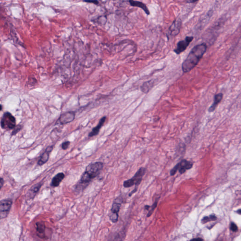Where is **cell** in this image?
<instances>
[{"label": "cell", "mask_w": 241, "mask_h": 241, "mask_svg": "<svg viewBox=\"0 0 241 241\" xmlns=\"http://www.w3.org/2000/svg\"><path fill=\"white\" fill-rule=\"evenodd\" d=\"M83 1L88 3H93L96 5H98L99 4V1L98 0H84Z\"/></svg>", "instance_id": "23"}, {"label": "cell", "mask_w": 241, "mask_h": 241, "mask_svg": "<svg viewBox=\"0 0 241 241\" xmlns=\"http://www.w3.org/2000/svg\"><path fill=\"white\" fill-rule=\"evenodd\" d=\"M210 218V221H215L217 220V218L216 215L214 214L210 215L209 216Z\"/></svg>", "instance_id": "25"}, {"label": "cell", "mask_w": 241, "mask_h": 241, "mask_svg": "<svg viewBox=\"0 0 241 241\" xmlns=\"http://www.w3.org/2000/svg\"><path fill=\"white\" fill-rule=\"evenodd\" d=\"M37 230L38 233L40 234L44 233L45 230V224L43 222H38L36 223Z\"/></svg>", "instance_id": "17"}, {"label": "cell", "mask_w": 241, "mask_h": 241, "mask_svg": "<svg viewBox=\"0 0 241 241\" xmlns=\"http://www.w3.org/2000/svg\"><path fill=\"white\" fill-rule=\"evenodd\" d=\"M12 201L10 199H5L0 201V219L6 218L11 209Z\"/></svg>", "instance_id": "7"}, {"label": "cell", "mask_w": 241, "mask_h": 241, "mask_svg": "<svg viewBox=\"0 0 241 241\" xmlns=\"http://www.w3.org/2000/svg\"><path fill=\"white\" fill-rule=\"evenodd\" d=\"M75 116V115L74 112H67L61 115L59 118V121L61 125H66L73 121Z\"/></svg>", "instance_id": "10"}, {"label": "cell", "mask_w": 241, "mask_h": 241, "mask_svg": "<svg viewBox=\"0 0 241 241\" xmlns=\"http://www.w3.org/2000/svg\"><path fill=\"white\" fill-rule=\"evenodd\" d=\"M182 22L181 19H176L172 22L171 26L169 27L168 32L167 35L175 37L180 33L181 27Z\"/></svg>", "instance_id": "9"}, {"label": "cell", "mask_w": 241, "mask_h": 241, "mask_svg": "<svg viewBox=\"0 0 241 241\" xmlns=\"http://www.w3.org/2000/svg\"><path fill=\"white\" fill-rule=\"evenodd\" d=\"M146 171V169L145 168H140L136 172V173L135 174L134 176L132 178L124 181L123 187L125 188L131 187L134 185H136V186L138 187V186L141 183L143 177L145 174Z\"/></svg>", "instance_id": "3"}, {"label": "cell", "mask_w": 241, "mask_h": 241, "mask_svg": "<svg viewBox=\"0 0 241 241\" xmlns=\"http://www.w3.org/2000/svg\"><path fill=\"white\" fill-rule=\"evenodd\" d=\"M237 213L239 214V215H241V210L240 209H239L237 211Z\"/></svg>", "instance_id": "31"}, {"label": "cell", "mask_w": 241, "mask_h": 241, "mask_svg": "<svg viewBox=\"0 0 241 241\" xmlns=\"http://www.w3.org/2000/svg\"><path fill=\"white\" fill-rule=\"evenodd\" d=\"M1 125L2 129L11 130L16 127V119L10 113H4L1 121Z\"/></svg>", "instance_id": "5"}, {"label": "cell", "mask_w": 241, "mask_h": 241, "mask_svg": "<svg viewBox=\"0 0 241 241\" xmlns=\"http://www.w3.org/2000/svg\"><path fill=\"white\" fill-rule=\"evenodd\" d=\"M138 190V187H136L135 188L134 190H133L131 192H130V194H129V196H131L133 194H134Z\"/></svg>", "instance_id": "26"}, {"label": "cell", "mask_w": 241, "mask_h": 241, "mask_svg": "<svg viewBox=\"0 0 241 241\" xmlns=\"http://www.w3.org/2000/svg\"><path fill=\"white\" fill-rule=\"evenodd\" d=\"M230 230L234 232H236L238 230V227L234 222H231L230 224Z\"/></svg>", "instance_id": "19"}, {"label": "cell", "mask_w": 241, "mask_h": 241, "mask_svg": "<svg viewBox=\"0 0 241 241\" xmlns=\"http://www.w3.org/2000/svg\"><path fill=\"white\" fill-rule=\"evenodd\" d=\"M193 163L191 162L187 161L186 159L182 160L171 170L170 171L171 176H174L175 175L177 171H178L180 174H183L187 170L191 169L193 167Z\"/></svg>", "instance_id": "4"}, {"label": "cell", "mask_w": 241, "mask_h": 241, "mask_svg": "<svg viewBox=\"0 0 241 241\" xmlns=\"http://www.w3.org/2000/svg\"><path fill=\"white\" fill-rule=\"evenodd\" d=\"M159 201V198L157 199L155 201V202H154L153 204L152 205V206H150V208L149 211L148 213V214H147V216L146 217L148 218V217H150V216L152 215V214L153 213H154V210L155 209V208H156L158 204V201Z\"/></svg>", "instance_id": "18"}, {"label": "cell", "mask_w": 241, "mask_h": 241, "mask_svg": "<svg viewBox=\"0 0 241 241\" xmlns=\"http://www.w3.org/2000/svg\"><path fill=\"white\" fill-rule=\"evenodd\" d=\"M70 144V142L69 141H65L62 144L61 148L62 149L65 150L68 148V146Z\"/></svg>", "instance_id": "20"}, {"label": "cell", "mask_w": 241, "mask_h": 241, "mask_svg": "<svg viewBox=\"0 0 241 241\" xmlns=\"http://www.w3.org/2000/svg\"><path fill=\"white\" fill-rule=\"evenodd\" d=\"M150 208V205H146L145 206V209L146 210H149Z\"/></svg>", "instance_id": "30"}, {"label": "cell", "mask_w": 241, "mask_h": 241, "mask_svg": "<svg viewBox=\"0 0 241 241\" xmlns=\"http://www.w3.org/2000/svg\"><path fill=\"white\" fill-rule=\"evenodd\" d=\"M21 128H22V127H21V126H18L17 127H15V129H14L13 132H12V135H15L16 134V133H18L20 130H21Z\"/></svg>", "instance_id": "24"}, {"label": "cell", "mask_w": 241, "mask_h": 241, "mask_svg": "<svg viewBox=\"0 0 241 241\" xmlns=\"http://www.w3.org/2000/svg\"><path fill=\"white\" fill-rule=\"evenodd\" d=\"M53 149V146H48L46 149L45 152L43 154L40 159L39 160L38 162V164L39 165H40V166L43 165V164H45L48 161L50 153L52 151Z\"/></svg>", "instance_id": "11"}, {"label": "cell", "mask_w": 241, "mask_h": 241, "mask_svg": "<svg viewBox=\"0 0 241 241\" xmlns=\"http://www.w3.org/2000/svg\"><path fill=\"white\" fill-rule=\"evenodd\" d=\"M154 84V82L152 81H149L145 82L141 86V90L143 93H148L153 88Z\"/></svg>", "instance_id": "16"}, {"label": "cell", "mask_w": 241, "mask_h": 241, "mask_svg": "<svg viewBox=\"0 0 241 241\" xmlns=\"http://www.w3.org/2000/svg\"><path fill=\"white\" fill-rule=\"evenodd\" d=\"M207 46L205 43L198 44L194 47L182 65L183 72L187 73L197 66L206 52Z\"/></svg>", "instance_id": "1"}, {"label": "cell", "mask_w": 241, "mask_h": 241, "mask_svg": "<svg viewBox=\"0 0 241 241\" xmlns=\"http://www.w3.org/2000/svg\"><path fill=\"white\" fill-rule=\"evenodd\" d=\"M122 203V198L121 197H118L114 201L109 215L110 219L112 222L116 223L118 221L119 217L118 213L121 207Z\"/></svg>", "instance_id": "6"}, {"label": "cell", "mask_w": 241, "mask_h": 241, "mask_svg": "<svg viewBox=\"0 0 241 241\" xmlns=\"http://www.w3.org/2000/svg\"><path fill=\"white\" fill-rule=\"evenodd\" d=\"M107 117L106 116L103 117L99 121V123L97 126L95 127L92 130V131L89 133V137H92L95 136L98 134L99 132V130L101 128L102 126L104 124L106 121Z\"/></svg>", "instance_id": "15"}, {"label": "cell", "mask_w": 241, "mask_h": 241, "mask_svg": "<svg viewBox=\"0 0 241 241\" xmlns=\"http://www.w3.org/2000/svg\"><path fill=\"white\" fill-rule=\"evenodd\" d=\"M210 221V218L209 216H205L204 217V218L202 219L201 220V222L202 224H204L206 223L209 222Z\"/></svg>", "instance_id": "22"}, {"label": "cell", "mask_w": 241, "mask_h": 241, "mask_svg": "<svg viewBox=\"0 0 241 241\" xmlns=\"http://www.w3.org/2000/svg\"><path fill=\"white\" fill-rule=\"evenodd\" d=\"M2 106H1V105H0V111H1V110H2Z\"/></svg>", "instance_id": "32"}, {"label": "cell", "mask_w": 241, "mask_h": 241, "mask_svg": "<svg viewBox=\"0 0 241 241\" xmlns=\"http://www.w3.org/2000/svg\"><path fill=\"white\" fill-rule=\"evenodd\" d=\"M104 164L102 162H95L89 164L86 168L81 177V184H88L93 179L98 176L103 168Z\"/></svg>", "instance_id": "2"}, {"label": "cell", "mask_w": 241, "mask_h": 241, "mask_svg": "<svg viewBox=\"0 0 241 241\" xmlns=\"http://www.w3.org/2000/svg\"><path fill=\"white\" fill-rule=\"evenodd\" d=\"M223 94L222 93L217 94L215 95L214 97V101L213 105H211L208 109V111L209 112H213L216 109L219 104L223 98Z\"/></svg>", "instance_id": "14"}, {"label": "cell", "mask_w": 241, "mask_h": 241, "mask_svg": "<svg viewBox=\"0 0 241 241\" xmlns=\"http://www.w3.org/2000/svg\"><path fill=\"white\" fill-rule=\"evenodd\" d=\"M4 183V180H3V178H0V190H1V187H2V186H3Z\"/></svg>", "instance_id": "28"}, {"label": "cell", "mask_w": 241, "mask_h": 241, "mask_svg": "<svg viewBox=\"0 0 241 241\" xmlns=\"http://www.w3.org/2000/svg\"><path fill=\"white\" fill-rule=\"evenodd\" d=\"M186 1L188 4H194L195 2H197L198 0H186Z\"/></svg>", "instance_id": "27"}, {"label": "cell", "mask_w": 241, "mask_h": 241, "mask_svg": "<svg viewBox=\"0 0 241 241\" xmlns=\"http://www.w3.org/2000/svg\"><path fill=\"white\" fill-rule=\"evenodd\" d=\"M42 184H37L36 186L34 187L33 188H32V191L33 193H37L40 190V187L42 186Z\"/></svg>", "instance_id": "21"}, {"label": "cell", "mask_w": 241, "mask_h": 241, "mask_svg": "<svg viewBox=\"0 0 241 241\" xmlns=\"http://www.w3.org/2000/svg\"><path fill=\"white\" fill-rule=\"evenodd\" d=\"M130 5L133 7H139L143 10L147 15H150V11L147 6L141 1H137L134 0H129Z\"/></svg>", "instance_id": "12"}, {"label": "cell", "mask_w": 241, "mask_h": 241, "mask_svg": "<svg viewBox=\"0 0 241 241\" xmlns=\"http://www.w3.org/2000/svg\"><path fill=\"white\" fill-rule=\"evenodd\" d=\"M191 240H199V241H203L204 239L201 238H194V239H192Z\"/></svg>", "instance_id": "29"}, {"label": "cell", "mask_w": 241, "mask_h": 241, "mask_svg": "<svg viewBox=\"0 0 241 241\" xmlns=\"http://www.w3.org/2000/svg\"><path fill=\"white\" fill-rule=\"evenodd\" d=\"M65 175L63 172H60L53 177L52 180L51 186L52 187H57L59 186L61 182L65 178Z\"/></svg>", "instance_id": "13"}, {"label": "cell", "mask_w": 241, "mask_h": 241, "mask_svg": "<svg viewBox=\"0 0 241 241\" xmlns=\"http://www.w3.org/2000/svg\"><path fill=\"white\" fill-rule=\"evenodd\" d=\"M194 39L193 37H187L185 39L178 43L176 48L174 50V52L176 54L179 55L186 50L187 47Z\"/></svg>", "instance_id": "8"}]
</instances>
